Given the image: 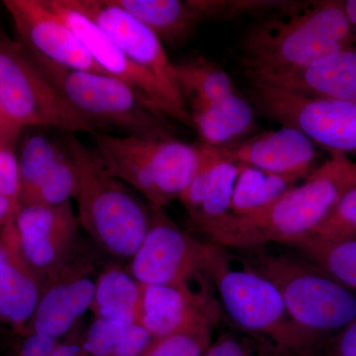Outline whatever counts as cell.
<instances>
[{"label": "cell", "mask_w": 356, "mask_h": 356, "mask_svg": "<svg viewBox=\"0 0 356 356\" xmlns=\"http://www.w3.org/2000/svg\"><path fill=\"white\" fill-rule=\"evenodd\" d=\"M153 341V336L136 323L110 356H142Z\"/></svg>", "instance_id": "34"}, {"label": "cell", "mask_w": 356, "mask_h": 356, "mask_svg": "<svg viewBox=\"0 0 356 356\" xmlns=\"http://www.w3.org/2000/svg\"><path fill=\"white\" fill-rule=\"evenodd\" d=\"M36 283L8 261L0 266V318L23 325L34 316L40 301Z\"/></svg>", "instance_id": "26"}, {"label": "cell", "mask_w": 356, "mask_h": 356, "mask_svg": "<svg viewBox=\"0 0 356 356\" xmlns=\"http://www.w3.org/2000/svg\"><path fill=\"white\" fill-rule=\"evenodd\" d=\"M116 6L156 35L163 44L184 43L205 20L197 1L180 0H112Z\"/></svg>", "instance_id": "20"}, {"label": "cell", "mask_w": 356, "mask_h": 356, "mask_svg": "<svg viewBox=\"0 0 356 356\" xmlns=\"http://www.w3.org/2000/svg\"><path fill=\"white\" fill-rule=\"evenodd\" d=\"M0 113L22 130L97 132L40 72L24 47L0 30Z\"/></svg>", "instance_id": "8"}, {"label": "cell", "mask_w": 356, "mask_h": 356, "mask_svg": "<svg viewBox=\"0 0 356 356\" xmlns=\"http://www.w3.org/2000/svg\"><path fill=\"white\" fill-rule=\"evenodd\" d=\"M26 51L70 106L97 132L111 128L125 131L126 135L172 134L168 116L128 83L109 74L62 67Z\"/></svg>", "instance_id": "6"}, {"label": "cell", "mask_w": 356, "mask_h": 356, "mask_svg": "<svg viewBox=\"0 0 356 356\" xmlns=\"http://www.w3.org/2000/svg\"><path fill=\"white\" fill-rule=\"evenodd\" d=\"M232 212L238 218L259 214L273 205L297 181L294 178L281 177L252 168L238 165Z\"/></svg>", "instance_id": "23"}, {"label": "cell", "mask_w": 356, "mask_h": 356, "mask_svg": "<svg viewBox=\"0 0 356 356\" xmlns=\"http://www.w3.org/2000/svg\"><path fill=\"white\" fill-rule=\"evenodd\" d=\"M318 356H356V318L327 339Z\"/></svg>", "instance_id": "33"}, {"label": "cell", "mask_w": 356, "mask_h": 356, "mask_svg": "<svg viewBox=\"0 0 356 356\" xmlns=\"http://www.w3.org/2000/svg\"><path fill=\"white\" fill-rule=\"evenodd\" d=\"M65 146L79 170V221L103 250L119 259H132L149 228L151 205L108 172L95 147L74 135Z\"/></svg>", "instance_id": "3"}, {"label": "cell", "mask_w": 356, "mask_h": 356, "mask_svg": "<svg viewBox=\"0 0 356 356\" xmlns=\"http://www.w3.org/2000/svg\"><path fill=\"white\" fill-rule=\"evenodd\" d=\"M219 149L236 165L296 180L313 172L316 159L315 144L305 134L288 126Z\"/></svg>", "instance_id": "16"}, {"label": "cell", "mask_w": 356, "mask_h": 356, "mask_svg": "<svg viewBox=\"0 0 356 356\" xmlns=\"http://www.w3.org/2000/svg\"><path fill=\"white\" fill-rule=\"evenodd\" d=\"M343 2H323L286 18L257 26L243 43L247 74L305 69L353 48L355 42Z\"/></svg>", "instance_id": "2"}, {"label": "cell", "mask_w": 356, "mask_h": 356, "mask_svg": "<svg viewBox=\"0 0 356 356\" xmlns=\"http://www.w3.org/2000/svg\"><path fill=\"white\" fill-rule=\"evenodd\" d=\"M211 325L154 339L142 356H203L211 344Z\"/></svg>", "instance_id": "29"}, {"label": "cell", "mask_w": 356, "mask_h": 356, "mask_svg": "<svg viewBox=\"0 0 356 356\" xmlns=\"http://www.w3.org/2000/svg\"><path fill=\"white\" fill-rule=\"evenodd\" d=\"M138 323L154 339L214 324L220 307L207 289L195 291L191 285H142Z\"/></svg>", "instance_id": "15"}, {"label": "cell", "mask_w": 356, "mask_h": 356, "mask_svg": "<svg viewBox=\"0 0 356 356\" xmlns=\"http://www.w3.org/2000/svg\"><path fill=\"white\" fill-rule=\"evenodd\" d=\"M245 261L277 288L290 317L321 348L356 318V296L310 264L259 247Z\"/></svg>", "instance_id": "5"}, {"label": "cell", "mask_w": 356, "mask_h": 356, "mask_svg": "<svg viewBox=\"0 0 356 356\" xmlns=\"http://www.w3.org/2000/svg\"><path fill=\"white\" fill-rule=\"evenodd\" d=\"M191 115L192 126H195L203 145L214 147L229 146V142L247 132L254 122L252 105L236 92Z\"/></svg>", "instance_id": "21"}, {"label": "cell", "mask_w": 356, "mask_h": 356, "mask_svg": "<svg viewBox=\"0 0 356 356\" xmlns=\"http://www.w3.org/2000/svg\"><path fill=\"white\" fill-rule=\"evenodd\" d=\"M8 222L23 259L37 269L55 266L76 225L70 202L56 207L18 203Z\"/></svg>", "instance_id": "17"}, {"label": "cell", "mask_w": 356, "mask_h": 356, "mask_svg": "<svg viewBox=\"0 0 356 356\" xmlns=\"http://www.w3.org/2000/svg\"><path fill=\"white\" fill-rule=\"evenodd\" d=\"M134 324L96 318L83 344V356H110Z\"/></svg>", "instance_id": "31"}, {"label": "cell", "mask_w": 356, "mask_h": 356, "mask_svg": "<svg viewBox=\"0 0 356 356\" xmlns=\"http://www.w3.org/2000/svg\"><path fill=\"white\" fill-rule=\"evenodd\" d=\"M57 346V339L32 332L23 341L16 356H50Z\"/></svg>", "instance_id": "35"}, {"label": "cell", "mask_w": 356, "mask_h": 356, "mask_svg": "<svg viewBox=\"0 0 356 356\" xmlns=\"http://www.w3.org/2000/svg\"><path fill=\"white\" fill-rule=\"evenodd\" d=\"M65 147L43 135H33L26 139L18 159L20 177L19 201L24 200L36 189L58 159L64 154Z\"/></svg>", "instance_id": "27"}, {"label": "cell", "mask_w": 356, "mask_h": 356, "mask_svg": "<svg viewBox=\"0 0 356 356\" xmlns=\"http://www.w3.org/2000/svg\"><path fill=\"white\" fill-rule=\"evenodd\" d=\"M42 2L76 33L91 57L107 74L146 95L166 116L192 125L191 115L184 100L173 95L151 72L134 63L95 23L70 8L64 0Z\"/></svg>", "instance_id": "12"}, {"label": "cell", "mask_w": 356, "mask_h": 356, "mask_svg": "<svg viewBox=\"0 0 356 356\" xmlns=\"http://www.w3.org/2000/svg\"><path fill=\"white\" fill-rule=\"evenodd\" d=\"M151 209L147 235L131 259V275L140 285H191L194 278L206 274L204 243L178 228L165 208Z\"/></svg>", "instance_id": "11"}, {"label": "cell", "mask_w": 356, "mask_h": 356, "mask_svg": "<svg viewBox=\"0 0 356 356\" xmlns=\"http://www.w3.org/2000/svg\"><path fill=\"white\" fill-rule=\"evenodd\" d=\"M250 98L268 118L297 129L330 152L356 153V104L287 92L250 81Z\"/></svg>", "instance_id": "9"}, {"label": "cell", "mask_w": 356, "mask_h": 356, "mask_svg": "<svg viewBox=\"0 0 356 356\" xmlns=\"http://www.w3.org/2000/svg\"><path fill=\"white\" fill-rule=\"evenodd\" d=\"M3 6L26 50L69 69L107 74L76 33L42 0H4Z\"/></svg>", "instance_id": "13"}, {"label": "cell", "mask_w": 356, "mask_h": 356, "mask_svg": "<svg viewBox=\"0 0 356 356\" xmlns=\"http://www.w3.org/2000/svg\"><path fill=\"white\" fill-rule=\"evenodd\" d=\"M311 235L325 240L356 238V186L344 194Z\"/></svg>", "instance_id": "30"}, {"label": "cell", "mask_w": 356, "mask_h": 356, "mask_svg": "<svg viewBox=\"0 0 356 356\" xmlns=\"http://www.w3.org/2000/svg\"><path fill=\"white\" fill-rule=\"evenodd\" d=\"M22 131L0 113V147H13Z\"/></svg>", "instance_id": "37"}, {"label": "cell", "mask_w": 356, "mask_h": 356, "mask_svg": "<svg viewBox=\"0 0 356 356\" xmlns=\"http://www.w3.org/2000/svg\"><path fill=\"white\" fill-rule=\"evenodd\" d=\"M343 7L350 24L356 26V0H348V1L343 2Z\"/></svg>", "instance_id": "39"}, {"label": "cell", "mask_w": 356, "mask_h": 356, "mask_svg": "<svg viewBox=\"0 0 356 356\" xmlns=\"http://www.w3.org/2000/svg\"><path fill=\"white\" fill-rule=\"evenodd\" d=\"M50 356H83V348L81 350L76 344L58 343Z\"/></svg>", "instance_id": "38"}, {"label": "cell", "mask_w": 356, "mask_h": 356, "mask_svg": "<svg viewBox=\"0 0 356 356\" xmlns=\"http://www.w3.org/2000/svg\"><path fill=\"white\" fill-rule=\"evenodd\" d=\"M204 268L236 327L273 356H318L320 343L288 313L277 288L228 248L204 243Z\"/></svg>", "instance_id": "1"}, {"label": "cell", "mask_w": 356, "mask_h": 356, "mask_svg": "<svg viewBox=\"0 0 356 356\" xmlns=\"http://www.w3.org/2000/svg\"><path fill=\"white\" fill-rule=\"evenodd\" d=\"M250 81L287 92L356 104V49H348L305 69L248 74Z\"/></svg>", "instance_id": "18"}, {"label": "cell", "mask_w": 356, "mask_h": 356, "mask_svg": "<svg viewBox=\"0 0 356 356\" xmlns=\"http://www.w3.org/2000/svg\"><path fill=\"white\" fill-rule=\"evenodd\" d=\"M291 245L321 273L346 289L356 291V238L325 240L310 235Z\"/></svg>", "instance_id": "24"}, {"label": "cell", "mask_w": 356, "mask_h": 356, "mask_svg": "<svg viewBox=\"0 0 356 356\" xmlns=\"http://www.w3.org/2000/svg\"><path fill=\"white\" fill-rule=\"evenodd\" d=\"M67 149V146H65ZM79 189V170L76 161L70 156L67 149L58 159L55 165L47 173L38 186L19 204H36V205H64L70 202V197H76Z\"/></svg>", "instance_id": "28"}, {"label": "cell", "mask_w": 356, "mask_h": 356, "mask_svg": "<svg viewBox=\"0 0 356 356\" xmlns=\"http://www.w3.org/2000/svg\"><path fill=\"white\" fill-rule=\"evenodd\" d=\"M203 356H252L245 346L231 336H221L211 343Z\"/></svg>", "instance_id": "36"}, {"label": "cell", "mask_w": 356, "mask_h": 356, "mask_svg": "<svg viewBox=\"0 0 356 356\" xmlns=\"http://www.w3.org/2000/svg\"><path fill=\"white\" fill-rule=\"evenodd\" d=\"M20 177L13 147H0V198L19 202Z\"/></svg>", "instance_id": "32"}, {"label": "cell", "mask_w": 356, "mask_h": 356, "mask_svg": "<svg viewBox=\"0 0 356 356\" xmlns=\"http://www.w3.org/2000/svg\"><path fill=\"white\" fill-rule=\"evenodd\" d=\"M6 261H7L6 254H4L3 250H2L1 248H0V266H1V264H3L4 262H6Z\"/></svg>", "instance_id": "40"}, {"label": "cell", "mask_w": 356, "mask_h": 356, "mask_svg": "<svg viewBox=\"0 0 356 356\" xmlns=\"http://www.w3.org/2000/svg\"><path fill=\"white\" fill-rule=\"evenodd\" d=\"M95 295V282L86 277L54 285L40 298L33 332L58 341L93 305Z\"/></svg>", "instance_id": "19"}, {"label": "cell", "mask_w": 356, "mask_h": 356, "mask_svg": "<svg viewBox=\"0 0 356 356\" xmlns=\"http://www.w3.org/2000/svg\"><path fill=\"white\" fill-rule=\"evenodd\" d=\"M173 76L180 95L189 99L192 111L236 92L229 74L205 58H197L175 64Z\"/></svg>", "instance_id": "22"}, {"label": "cell", "mask_w": 356, "mask_h": 356, "mask_svg": "<svg viewBox=\"0 0 356 356\" xmlns=\"http://www.w3.org/2000/svg\"><path fill=\"white\" fill-rule=\"evenodd\" d=\"M91 137L108 172L156 207L165 208L179 199L200 165V147L172 134L95 132Z\"/></svg>", "instance_id": "4"}, {"label": "cell", "mask_w": 356, "mask_h": 356, "mask_svg": "<svg viewBox=\"0 0 356 356\" xmlns=\"http://www.w3.org/2000/svg\"><path fill=\"white\" fill-rule=\"evenodd\" d=\"M142 285L118 268L104 271L95 282V306L98 318L136 324L139 318Z\"/></svg>", "instance_id": "25"}, {"label": "cell", "mask_w": 356, "mask_h": 356, "mask_svg": "<svg viewBox=\"0 0 356 356\" xmlns=\"http://www.w3.org/2000/svg\"><path fill=\"white\" fill-rule=\"evenodd\" d=\"M64 1L106 33L134 63L151 72L173 95L182 98L175 84L173 63L168 58L163 42L146 25L112 0Z\"/></svg>", "instance_id": "14"}, {"label": "cell", "mask_w": 356, "mask_h": 356, "mask_svg": "<svg viewBox=\"0 0 356 356\" xmlns=\"http://www.w3.org/2000/svg\"><path fill=\"white\" fill-rule=\"evenodd\" d=\"M331 159L254 216L240 218L245 248L268 243H292L310 236L356 186V163L332 152Z\"/></svg>", "instance_id": "7"}, {"label": "cell", "mask_w": 356, "mask_h": 356, "mask_svg": "<svg viewBox=\"0 0 356 356\" xmlns=\"http://www.w3.org/2000/svg\"><path fill=\"white\" fill-rule=\"evenodd\" d=\"M200 149V165L180 201L191 221L212 243L245 250L240 218L232 212L238 166L219 147L202 144Z\"/></svg>", "instance_id": "10"}]
</instances>
